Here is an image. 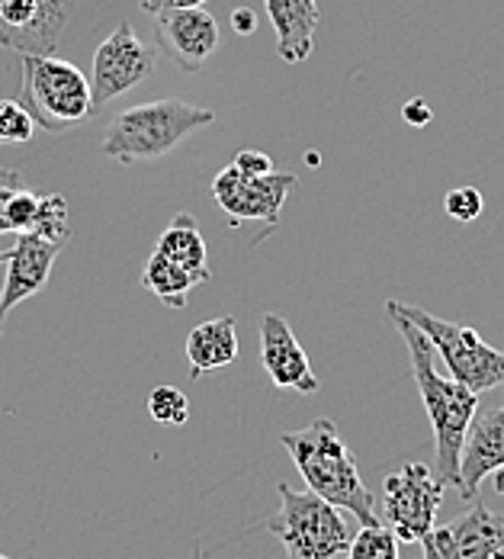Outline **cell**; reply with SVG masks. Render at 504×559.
<instances>
[{
  "instance_id": "obj_1",
  "label": "cell",
  "mask_w": 504,
  "mask_h": 559,
  "mask_svg": "<svg viewBox=\"0 0 504 559\" xmlns=\"http://www.w3.org/2000/svg\"><path fill=\"white\" fill-rule=\"evenodd\" d=\"M386 312L393 319L395 332L405 337L411 354V373L421 392V402L428 408L431 428H434V476L447 486H459V456L466 444V431L472 425V415L479 412V395L456 383L453 377H441L434 364V344L411 319H405L393 302H386Z\"/></svg>"
},
{
  "instance_id": "obj_2",
  "label": "cell",
  "mask_w": 504,
  "mask_h": 559,
  "mask_svg": "<svg viewBox=\"0 0 504 559\" xmlns=\"http://www.w3.org/2000/svg\"><path fill=\"white\" fill-rule=\"evenodd\" d=\"M280 441L289 460L296 463V469L302 473L309 492H315L325 502L353 514L360 521V527L383 521L373 492L367 489V483L357 469V456L344 444L332 418H319L309 428L289 431Z\"/></svg>"
},
{
  "instance_id": "obj_3",
  "label": "cell",
  "mask_w": 504,
  "mask_h": 559,
  "mask_svg": "<svg viewBox=\"0 0 504 559\" xmlns=\"http://www.w3.org/2000/svg\"><path fill=\"white\" fill-rule=\"evenodd\" d=\"M219 112L183 100H152L116 112L104 132V155L119 165L158 162L196 129L216 122Z\"/></svg>"
},
{
  "instance_id": "obj_4",
  "label": "cell",
  "mask_w": 504,
  "mask_h": 559,
  "mask_svg": "<svg viewBox=\"0 0 504 559\" xmlns=\"http://www.w3.org/2000/svg\"><path fill=\"white\" fill-rule=\"evenodd\" d=\"M280 511L267 518V531L286 550V559H347L353 531L344 511L315 492L280 486Z\"/></svg>"
},
{
  "instance_id": "obj_5",
  "label": "cell",
  "mask_w": 504,
  "mask_h": 559,
  "mask_svg": "<svg viewBox=\"0 0 504 559\" xmlns=\"http://www.w3.org/2000/svg\"><path fill=\"white\" fill-rule=\"evenodd\" d=\"M20 104L29 110L36 129L68 132L94 116L91 78L56 56H23Z\"/></svg>"
},
{
  "instance_id": "obj_6",
  "label": "cell",
  "mask_w": 504,
  "mask_h": 559,
  "mask_svg": "<svg viewBox=\"0 0 504 559\" xmlns=\"http://www.w3.org/2000/svg\"><path fill=\"white\" fill-rule=\"evenodd\" d=\"M393 306L405 319H411L424 335L431 337L434 350L441 354V360L447 364L449 377L456 383H463L466 390H472L476 395L502 386L504 350L492 347L476 329L437 319V316L424 312L421 306H401V302H393Z\"/></svg>"
},
{
  "instance_id": "obj_7",
  "label": "cell",
  "mask_w": 504,
  "mask_h": 559,
  "mask_svg": "<svg viewBox=\"0 0 504 559\" xmlns=\"http://www.w3.org/2000/svg\"><path fill=\"white\" fill-rule=\"evenodd\" d=\"M447 486L424 463H405L383 483V524L398 544H421V537L437 524Z\"/></svg>"
},
{
  "instance_id": "obj_8",
  "label": "cell",
  "mask_w": 504,
  "mask_h": 559,
  "mask_svg": "<svg viewBox=\"0 0 504 559\" xmlns=\"http://www.w3.org/2000/svg\"><path fill=\"white\" fill-rule=\"evenodd\" d=\"M155 64H158V52L142 36H135L129 23H119L94 52V71H91L94 112H100L110 100L148 81Z\"/></svg>"
},
{
  "instance_id": "obj_9",
  "label": "cell",
  "mask_w": 504,
  "mask_h": 559,
  "mask_svg": "<svg viewBox=\"0 0 504 559\" xmlns=\"http://www.w3.org/2000/svg\"><path fill=\"white\" fill-rule=\"evenodd\" d=\"M77 0H0V49L56 56Z\"/></svg>"
},
{
  "instance_id": "obj_10",
  "label": "cell",
  "mask_w": 504,
  "mask_h": 559,
  "mask_svg": "<svg viewBox=\"0 0 504 559\" xmlns=\"http://www.w3.org/2000/svg\"><path fill=\"white\" fill-rule=\"evenodd\" d=\"M296 187H299V177H296V174L271 170V174H264V177H248V174H241L235 165H228V168L213 180V197H216V203L228 213L231 225H277L283 203H286V197H289Z\"/></svg>"
},
{
  "instance_id": "obj_11",
  "label": "cell",
  "mask_w": 504,
  "mask_h": 559,
  "mask_svg": "<svg viewBox=\"0 0 504 559\" xmlns=\"http://www.w3.org/2000/svg\"><path fill=\"white\" fill-rule=\"evenodd\" d=\"M421 550L424 559H504V518L476 499L449 524H434Z\"/></svg>"
},
{
  "instance_id": "obj_12",
  "label": "cell",
  "mask_w": 504,
  "mask_h": 559,
  "mask_svg": "<svg viewBox=\"0 0 504 559\" xmlns=\"http://www.w3.org/2000/svg\"><path fill=\"white\" fill-rule=\"evenodd\" d=\"M158 49L173 61L177 71L196 74L219 49V23L203 7H180L155 13Z\"/></svg>"
},
{
  "instance_id": "obj_13",
  "label": "cell",
  "mask_w": 504,
  "mask_h": 559,
  "mask_svg": "<svg viewBox=\"0 0 504 559\" xmlns=\"http://www.w3.org/2000/svg\"><path fill=\"white\" fill-rule=\"evenodd\" d=\"M61 248V241L39 238L33 231H23L16 238V245L7 251V280L0 286V325L20 302L33 299L49 283Z\"/></svg>"
},
{
  "instance_id": "obj_14",
  "label": "cell",
  "mask_w": 504,
  "mask_h": 559,
  "mask_svg": "<svg viewBox=\"0 0 504 559\" xmlns=\"http://www.w3.org/2000/svg\"><path fill=\"white\" fill-rule=\"evenodd\" d=\"M499 469H504V402L492 405L482 415H472L459 456V496L466 502H476L479 486Z\"/></svg>"
},
{
  "instance_id": "obj_15",
  "label": "cell",
  "mask_w": 504,
  "mask_h": 559,
  "mask_svg": "<svg viewBox=\"0 0 504 559\" xmlns=\"http://www.w3.org/2000/svg\"><path fill=\"white\" fill-rule=\"evenodd\" d=\"M261 364H264V370L277 390L312 395L322 386L305 350H302V344H299V337L292 335V329L277 312H267L261 319Z\"/></svg>"
},
{
  "instance_id": "obj_16",
  "label": "cell",
  "mask_w": 504,
  "mask_h": 559,
  "mask_svg": "<svg viewBox=\"0 0 504 559\" xmlns=\"http://www.w3.org/2000/svg\"><path fill=\"white\" fill-rule=\"evenodd\" d=\"M264 7L277 33V56L286 64H296L312 56L315 29L322 23L319 0H264Z\"/></svg>"
},
{
  "instance_id": "obj_17",
  "label": "cell",
  "mask_w": 504,
  "mask_h": 559,
  "mask_svg": "<svg viewBox=\"0 0 504 559\" xmlns=\"http://www.w3.org/2000/svg\"><path fill=\"white\" fill-rule=\"evenodd\" d=\"M187 360H190V377L203 380L209 373H219L238 360V329L235 319H213L196 325L187 335Z\"/></svg>"
},
{
  "instance_id": "obj_18",
  "label": "cell",
  "mask_w": 504,
  "mask_h": 559,
  "mask_svg": "<svg viewBox=\"0 0 504 559\" xmlns=\"http://www.w3.org/2000/svg\"><path fill=\"white\" fill-rule=\"evenodd\" d=\"M213 274L209 271H187L180 264L168 261L165 254H152L145 271H142V286L168 309H183L187 306V296L193 293L196 283H209Z\"/></svg>"
},
{
  "instance_id": "obj_19",
  "label": "cell",
  "mask_w": 504,
  "mask_h": 559,
  "mask_svg": "<svg viewBox=\"0 0 504 559\" xmlns=\"http://www.w3.org/2000/svg\"><path fill=\"white\" fill-rule=\"evenodd\" d=\"M155 251L165 254L173 264L187 267V271H209V267H206L209 251H206L203 231H200V225L193 223L190 213H177V216H173V223L161 231Z\"/></svg>"
},
{
  "instance_id": "obj_20",
  "label": "cell",
  "mask_w": 504,
  "mask_h": 559,
  "mask_svg": "<svg viewBox=\"0 0 504 559\" xmlns=\"http://www.w3.org/2000/svg\"><path fill=\"white\" fill-rule=\"evenodd\" d=\"M33 235L39 238H49V241H68L71 238V225H68V200L58 197V193H43L39 197V210H36V219L29 225Z\"/></svg>"
},
{
  "instance_id": "obj_21",
  "label": "cell",
  "mask_w": 504,
  "mask_h": 559,
  "mask_svg": "<svg viewBox=\"0 0 504 559\" xmlns=\"http://www.w3.org/2000/svg\"><path fill=\"white\" fill-rule=\"evenodd\" d=\"M347 559H398V537L380 521V524H363L353 534Z\"/></svg>"
},
{
  "instance_id": "obj_22",
  "label": "cell",
  "mask_w": 504,
  "mask_h": 559,
  "mask_svg": "<svg viewBox=\"0 0 504 559\" xmlns=\"http://www.w3.org/2000/svg\"><path fill=\"white\" fill-rule=\"evenodd\" d=\"M148 412L158 425L165 428H180L190 418V399L177 386H158L148 395Z\"/></svg>"
},
{
  "instance_id": "obj_23",
  "label": "cell",
  "mask_w": 504,
  "mask_h": 559,
  "mask_svg": "<svg viewBox=\"0 0 504 559\" xmlns=\"http://www.w3.org/2000/svg\"><path fill=\"white\" fill-rule=\"evenodd\" d=\"M36 132V122L20 100H0V145H23Z\"/></svg>"
},
{
  "instance_id": "obj_24",
  "label": "cell",
  "mask_w": 504,
  "mask_h": 559,
  "mask_svg": "<svg viewBox=\"0 0 504 559\" xmlns=\"http://www.w3.org/2000/svg\"><path fill=\"white\" fill-rule=\"evenodd\" d=\"M444 210L456 223H476L485 210V200L476 187H456L444 197Z\"/></svg>"
},
{
  "instance_id": "obj_25",
  "label": "cell",
  "mask_w": 504,
  "mask_h": 559,
  "mask_svg": "<svg viewBox=\"0 0 504 559\" xmlns=\"http://www.w3.org/2000/svg\"><path fill=\"white\" fill-rule=\"evenodd\" d=\"M39 197H43V193H36V190L26 187V183L10 197V203H7V223H10V231H16V235L29 231V225L36 219V210H39Z\"/></svg>"
},
{
  "instance_id": "obj_26",
  "label": "cell",
  "mask_w": 504,
  "mask_h": 559,
  "mask_svg": "<svg viewBox=\"0 0 504 559\" xmlns=\"http://www.w3.org/2000/svg\"><path fill=\"white\" fill-rule=\"evenodd\" d=\"M231 165L241 170V174H248V177H264V174L274 170L271 155H264V152H238Z\"/></svg>"
},
{
  "instance_id": "obj_27",
  "label": "cell",
  "mask_w": 504,
  "mask_h": 559,
  "mask_svg": "<svg viewBox=\"0 0 504 559\" xmlns=\"http://www.w3.org/2000/svg\"><path fill=\"white\" fill-rule=\"evenodd\" d=\"M23 187V177L16 170H0V235L10 231V223H7V203L10 197Z\"/></svg>"
},
{
  "instance_id": "obj_28",
  "label": "cell",
  "mask_w": 504,
  "mask_h": 559,
  "mask_svg": "<svg viewBox=\"0 0 504 559\" xmlns=\"http://www.w3.org/2000/svg\"><path fill=\"white\" fill-rule=\"evenodd\" d=\"M401 119H405L408 126H428V122L434 119V112H431V107H428L424 100H408V104L401 107Z\"/></svg>"
},
{
  "instance_id": "obj_29",
  "label": "cell",
  "mask_w": 504,
  "mask_h": 559,
  "mask_svg": "<svg viewBox=\"0 0 504 559\" xmlns=\"http://www.w3.org/2000/svg\"><path fill=\"white\" fill-rule=\"evenodd\" d=\"M206 0H139L145 13H161V10H180V7H203Z\"/></svg>"
},
{
  "instance_id": "obj_30",
  "label": "cell",
  "mask_w": 504,
  "mask_h": 559,
  "mask_svg": "<svg viewBox=\"0 0 504 559\" xmlns=\"http://www.w3.org/2000/svg\"><path fill=\"white\" fill-rule=\"evenodd\" d=\"M231 26H235V33H241V36H251V33L257 29V16H254L248 7H238V10L231 13Z\"/></svg>"
},
{
  "instance_id": "obj_31",
  "label": "cell",
  "mask_w": 504,
  "mask_h": 559,
  "mask_svg": "<svg viewBox=\"0 0 504 559\" xmlns=\"http://www.w3.org/2000/svg\"><path fill=\"white\" fill-rule=\"evenodd\" d=\"M495 492H499V496H504V469H499V473H495Z\"/></svg>"
},
{
  "instance_id": "obj_32",
  "label": "cell",
  "mask_w": 504,
  "mask_h": 559,
  "mask_svg": "<svg viewBox=\"0 0 504 559\" xmlns=\"http://www.w3.org/2000/svg\"><path fill=\"white\" fill-rule=\"evenodd\" d=\"M0 264H7V251H0Z\"/></svg>"
},
{
  "instance_id": "obj_33",
  "label": "cell",
  "mask_w": 504,
  "mask_h": 559,
  "mask_svg": "<svg viewBox=\"0 0 504 559\" xmlns=\"http://www.w3.org/2000/svg\"><path fill=\"white\" fill-rule=\"evenodd\" d=\"M0 559H10V557H3V554H0Z\"/></svg>"
}]
</instances>
